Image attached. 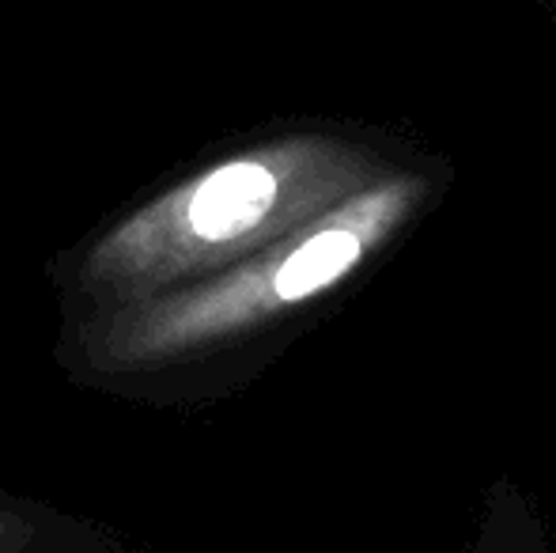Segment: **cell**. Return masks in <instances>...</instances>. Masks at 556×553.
<instances>
[{"label": "cell", "instance_id": "obj_1", "mask_svg": "<svg viewBox=\"0 0 556 553\" xmlns=\"http://www.w3.org/2000/svg\"><path fill=\"white\" fill-rule=\"evenodd\" d=\"M443 186V163H402L216 274L91 307L76 326V356L99 379H152L285 345L387 259Z\"/></svg>", "mask_w": 556, "mask_h": 553}, {"label": "cell", "instance_id": "obj_2", "mask_svg": "<svg viewBox=\"0 0 556 553\" xmlns=\"http://www.w3.org/2000/svg\"><path fill=\"white\" fill-rule=\"evenodd\" d=\"M409 160L413 148L333 126L250 140L99 231L76 254L68 288L91 311L216 274Z\"/></svg>", "mask_w": 556, "mask_h": 553}, {"label": "cell", "instance_id": "obj_3", "mask_svg": "<svg viewBox=\"0 0 556 553\" xmlns=\"http://www.w3.org/2000/svg\"><path fill=\"white\" fill-rule=\"evenodd\" d=\"M35 550V516H20L0 504V553H30Z\"/></svg>", "mask_w": 556, "mask_h": 553}]
</instances>
